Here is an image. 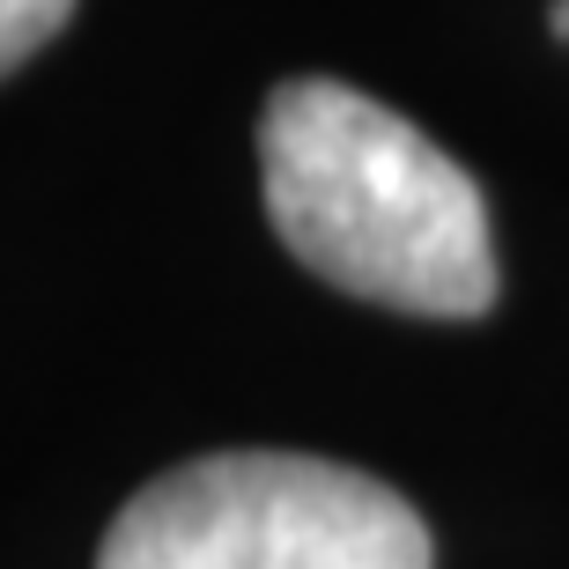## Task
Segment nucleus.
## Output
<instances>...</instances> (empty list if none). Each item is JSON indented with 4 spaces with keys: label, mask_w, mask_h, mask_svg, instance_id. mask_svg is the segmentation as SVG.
Returning a JSON list of instances; mask_svg holds the SVG:
<instances>
[{
    "label": "nucleus",
    "mask_w": 569,
    "mask_h": 569,
    "mask_svg": "<svg viewBox=\"0 0 569 569\" xmlns=\"http://www.w3.org/2000/svg\"><path fill=\"white\" fill-rule=\"evenodd\" d=\"M407 496L333 459L222 451L170 466L111 518L97 569H429Z\"/></svg>",
    "instance_id": "obj_2"
},
{
    "label": "nucleus",
    "mask_w": 569,
    "mask_h": 569,
    "mask_svg": "<svg viewBox=\"0 0 569 569\" xmlns=\"http://www.w3.org/2000/svg\"><path fill=\"white\" fill-rule=\"evenodd\" d=\"M267 214L311 274L415 318L496 303L488 200L415 119L348 82H281L259 119Z\"/></svg>",
    "instance_id": "obj_1"
},
{
    "label": "nucleus",
    "mask_w": 569,
    "mask_h": 569,
    "mask_svg": "<svg viewBox=\"0 0 569 569\" xmlns=\"http://www.w3.org/2000/svg\"><path fill=\"white\" fill-rule=\"evenodd\" d=\"M74 16V0H0V74H16L38 44H52Z\"/></svg>",
    "instance_id": "obj_3"
},
{
    "label": "nucleus",
    "mask_w": 569,
    "mask_h": 569,
    "mask_svg": "<svg viewBox=\"0 0 569 569\" xmlns=\"http://www.w3.org/2000/svg\"><path fill=\"white\" fill-rule=\"evenodd\" d=\"M555 30H562V38H569V0H562V8H555Z\"/></svg>",
    "instance_id": "obj_4"
}]
</instances>
